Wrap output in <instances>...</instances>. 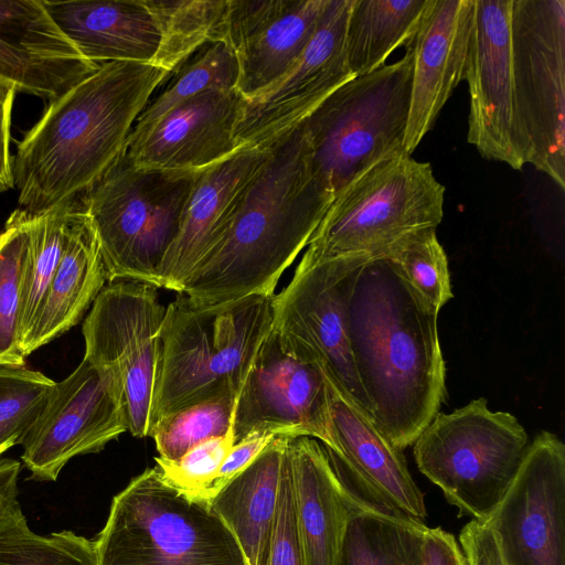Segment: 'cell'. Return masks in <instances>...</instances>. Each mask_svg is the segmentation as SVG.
<instances>
[{
    "label": "cell",
    "mask_w": 565,
    "mask_h": 565,
    "mask_svg": "<svg viewBox=\"0 0 565 565\" xmlns=\"http://www.w3.org/2000/svg\"><path fill=\"white\" fill-rule=\"evenodd\" d=\"M355 370L374 426L397 449L413 445L446 395L438 312L385 255L355 271L348 299Z\"/></svg>",
    "instance_id": "cell-1"
},
{
    "label": "cell",
    "mask_w": 565,
    "mask_h": 565,
    "mask_svg": "<svg viewBox=\"0 0 565 565\" xmlns=\"http://www.w3.org/2000/svg\"><path fill=\"white\" fill-rule=\"evenodd\" d=\"M170 74L151 63L109 62L50 102L13 156L18 209L40 215L82 199L125 152Z\"/></svg>",
    "instance_id": "cell-2"
},
{
    "label": "cell",
    "mask_w": 565,
    "mask_h": 565,
    "mask_svg": "<svg viewBox=\"0 0 565 565\" xmlns=\"http://www.w3.org/2000/svg\"><path fill=\"white\" fill-rule=\"evenodd\" d=\"M333 202L315 173L301 125L268 148L222 238L180 294L203 307L273 296Z\"/></svg>",
    "instance_id": "cell-3"
},
{
    "label": "cell",
    "mask_w": 565,
    "mask_h": 565,
    "mask_svg": "<svg viewBox=\"0 0 565 565\" xmlns=\"http://www.w3.org/2000/svg\"><path fill=\"white\" fill-rule=\"evenodd\" d=\"M274 296L203 307L178 294L166 307L160 331L157 423L190 404L238 395L273 328Z\"/></svg>",
    "instance_id": "cell-4"
},
{
    "label": "cell",
    "mask_w": 565,
    "mask_h": 565,
    "mask_svg": "<svg viewBox=\"0 0 565 565\" xmlns=\"http://www.w3.org/2000/svg\"><path fill=\"white\" fill-rule=\"evenodd\" d=\"M94 542L98 565H247L210 501L170 484L158 466L114 497Z\"/></svg>",
    "instance_id": "cell-5"
},
{
    "label": "cell",
    "mask_w": 565,
    "mask_h": 565,
    "mask_svg": "<svg viewBox=\"0 0 565 565\" xmlns=\"http://www.w3.org/2000/svg\"><path fill=\"white\" fill-rule=\"evenodd\" d=\"M412 75L408 44L397 62L348 81L300 124L332 200L377 162L405 152Z\"/></svg>",
    "instance_id": "cell-6"
},
{
    "label": "cell",
    "mask_w": 565,
    "mask_h": 565,
    "mask_svg": "<svg viewBox=\"0 0 565 565\" xmlns=\"http://www.w3.org/2000/svg\"><path fill=\"white\" fill-rule=\"evenodd\" d=\"M201 171L145 169L124 152L87 191L82 201L108 281L135 280L159 288L161 263Z\"/></svg>",
    "instance_id": "cell-7"
},
{
    "label": "cell",
    "mask_w": 565,
    "mask_h": 565,
    "mask_svg": "<svg viewBox=\"0 0 565 565\" xmlns=\"http://www.w3.org/2000/svg\"><path fill=\"white\" fill-rule=\"evenodd\" d=\"M445 188L430 163L406 152L365 171L333 200L299 266L355 255H385L404 235L435 227L444 216Z\"/></svg>",
    "instance_id": "cell-8"
},
{
    "label": "cell",
    "mask_w": 565,
    "mask_h": 565,
    "mask_svg": "<svg viewBox=\"0 0 565 565\" xmlns=\"http://www.w3.org/2000/svg\"><path fill=\"white\" fill-rule=\"evenodd\" d=\"M529 446L515 416L489 409L486 398L437 413L414 443L419 471L446 500L484 522L504 497Z\"/></svg>",
    "instance_id": "cell-9"
},
{
    "label": "cell",
    "mask_w": 565,
    "mask_h": 565,
    "mask_svg": "<svg viewBox=\"0 0 565 565\" xmlns=\"http://www.w3.org/2000/svg\"><path fill=\"white\" fill-rule=\"evenodd\" d=\"M166 307L157 287L135 280L108 281L82 326L84 356L116 377L128 431L150 437L157 424L156 392Z\"/></svg>",
    "instance_id": "cell-10"
},
{
    "label": "cell",
    "mask_w": 565,
    "mask_h": 565,
    "mask_svg": "<svg viewBox=\"0 0 565 565\" xmlns=\"http://www.w3.org/2000/svg\"><path fill=\"white\" fill-rule=\"evenodd\" d=\"M511 50L530 163L565 189V1L512 0Z\"/></svg>",
    "instance_id": "cell-11"
},
{
    "label": "cell",
    "mask_w": 565,
    "mask_h": 565,
    "mask_svg": "<svg viewBox=\"0 0 565 565\" xmlns=\"http://www.w3.org/2000/svg\"><path fill=\"white\" fill-rule=\"evenodd\" d=\"M232 430L234 444L259 433L333 448L326 374L306 347L274 327L237 395Z\"/></svg>",
    "instance_id": "cell-12"
},
{
    "label": "cell",
    "mask_w": 565,
    "mask_h": 565,
    "mask_svg": "<svg viewBox=\"0 0 565 565\" xmlns=\"http://www.w3.org/2000/svg\"><path fill=\"white\" fill-rule=\"evenodd\" d=\"M371 256L298 265L273 302V327L306 347L334 387L370 419L351 351L347 311L353 276Z\"/></svg>",
    "instance_id": "cell-13"
},
{
    "label": "cell",
    "mask_w": 565,
    "mask_h": 565,
    "mask_svg": "<svg viewBox=\"0 0 565 565\" xmlns=\"http://www.w3.org/2000/svg\"><path fill=\"white\" fill-rule=\"evenodd\" d=\"M128 431L114 374L83 358L55 390L22 441L21 459L36 481H55L73 458L102 451Z\"/></svg>",
    "instance_id": "cell-14"
},
{
    "label": "cell",
    "mask_w": 565,
    "mask_h": 565,
    "mask_svg": "<svg viewBox=\"0 0 565 565\" xmlns=\"http://www.w3.org/2000/svg\"><path fill=\"white\" fill-rule=\"evenodd\" d=\"M352 2L327 0L312 38L291 68L262 93L243 98L235 129L238 149H268L354 77L345 51Z\"/></svg>",
    "instance_id": "cell-15"
},
{
    "label": "cell",
    "mask_w": 565,
    "mask_h": 565,
    "mask_svg": "<svg viewBox=\"0 0 565 565\" xmlns=\"http://www.w3.org/2000/svg\"><path fill=\"white\" fill-rule=\"evenodd\" d=\"M512 0H475L465 79L470 94L467 141L486 159L521 170L531 161L514 95Z\"/></svg>",
    "instance_id": "cell-16"
},
{
    "label": "cell",
    "mask_w": 565,
    "mask_h": 565,
    "mask_svg": "<svg viewBox=\"0 0 565 565\" xmlns=\"http://www.w3.org/2000/svg\"><path fill=\"white\" fill-rule=\"evenodd\" d=\"M487 524L508 565H565V446L541 431Z\"/></svg>",
    "instance_id": "cell-17"
},
{
    "label": "cell",
    "mask_w": 565,
    "mask_h": 565,
    "mask_svg": "<svg viewBox=\"0 0 565 565\" xmlns=\"http://www.w3.org/2000/svg\"><path fill=\"white\" fill-rule=\"evenodd\" d=\"M327 382L333 439V448L327 450L343 486L371 505L424 522V494L413 480L402 450L328 379Z\"/></svg>",
    "instance_id": "cell-18"
},
{
    "label": "cell",
    "mask_w": 565,
    "mask_h": 565,
    "mask_svg": "<svg viewBox=\"0 0 565 565\" xmlns=\"http://www.w3.org/2000/svg\"><path fill=\"white\" fill-rule=\"evenodd\" d=\"M327 0H228L225 39L238 64L236 90L262 93L299 58Z\"/></svg>",
    "instance_id": "cell-19"
},
{
    "label": "cell",
    "mask_w": 565,
    "mask_h": 565,
    "mask_svg": "<svg viewBox=\"0 0 565 565\" xmlns=\"http://www.w3.org/2000/svg\"><path fill=\"white\" fill-rule=\"evenodd\" d=\"M99 66L79 53L42 0H0V81L52 102Z\"/></svg>",
    "instance_id": "cell-20"
},
{
    "label": "cell",
    "mask_w": 565,
    "mask_h": 565,
    "mask_svg": "<svg viewBox=\"0 0 565 565\" xmlns=\"http://www.w3.org/2000/svg\"><path fill=\"white\" fill-rule=\"evenodd\" d=\"M475 0H428L409 43L413 75L404 151L412 154L465 79Z\"/></svg>",
    "instance_id": "cell-21"
},
{
    "label": "cell",
    "mask_w": 565,
    "mask_h": 565,
    "mask_svg": "<svg viewBox=\"0 0 565 565\" xmlns=\"http://www.w3.org/2000/svg\"><path fill=\"white\" fill-rule=\"evenodd\" d=\"M243 96L209 90L170 110L146 135L127 142L125 154L145 169L203 170L235 153Z\"/></svg>",
    "instance_id": "cell-22"
},
{
    "label": "cell",
    "mask_w": 565,
    "mask_h": 565,
    "mask_svg": "<svg viewBox=\"0 0 565 565\" xmlns=\"http://www.w3.org/2000/svg\"><path fill=\"white\" fill-rule=\"evenodd\" d=\"M268 149H239L202 170L186 201L178 234L159 269V288L181 292L199 262L227 230L248 182Z\"/></svg>",
    "instance_id": "cell-23"
},
{
    "label": "cell",
    "mask_w": 565,
    "mask_h": 565,
    "mask_svg": "<svg viewBox=\"0 0 565 565\" xmlns=\"http://www.w3.org/2000/svg\"><path fill=\"white\" fill-rule=\"evenodd\" d=\"M305 565H335L354 497L341 482L327 448L306 436L286 445Z\"/></svg>",
    "instance_id": "cell-24"
},
{
    "label": "cell",
    "mask_w": 565,
    "mask_h": 565,
    "mask_svg": "<svg viewBox=\"0 0 565 565\" xmlns=\"http://www.w3.org/2000/svg\"><path fill=\"white\" fill-rule=\"evenodd\" d=\"M60 30L88 61L151 63L160 44L145 0H42Z\"/></svg>",
    "instance_id": "cell-25"
},
{
    "label": "cell",
    "mask_w": 565,
    "mask_h": 565,
    "mask_svg": "<svg viewBox=\"0 0 565 565\" xmlns=\"http://www.w3.org/2000/svg\"><path fill=\"white\" fill-rule=\"evenodd\" d=\"M107 282L98 239L82 201L73 213L60 265L22 339L23 355L78 324Z\"/></svg>",
    "instance_id": "cell-26"
},
{
    "label": "cell",
    "mask_w": 565,
    "mask_h": 565,
    "mask_svg": "<svg viewBox=\"0 0 565 565\" xmlns=\"http://www.w3.org/2000/svg\"><path fill=\"white\" fill-rule=\"evenodd\" d=\"M288 436H275L228 481L211 507L236 539L247 565H266Z\"/></svg>",
    "instance_id": "cell-27"
},
{
    "label": "cell",
    "mask_w": 565,
    "mask_h": 565,
    "mask_svg": "<svg viewBox=\"0 0 565 565\" xmlns=\"http://www.w3.org/2000/svg\"><path fill=\"white\" fill-rule=\"evenodd\" d=\"M427 525L355 500L335 565H422Z\"/></svg>",
    "instance_id": "cell-28"
},
{
    "label": "cell",
    "mask_w": 565,
    "mask_h": 565,
    "mask_svg": "<svg viewBox=\"0 0 565 565\" xmlns=\"http://www.w3.org/2000/svg\"><path fill=\"white\" fill-rule=\"evenodd\" d=\"M428 0H353L345 39L351 74L384 66L397 47L409 44Z\"/></svg>",
    "instance_id": "cell-29"
},
{
    "label": "cell",
    "mask_w": 565,
    "mask_h": 565,
    "mask_svg": "<svg viewBox=\"0 0 565 565\" xmlns=\"http://www.w3.org/2000/svg\"><path fill=\"white\" fill-rule=\"evenodd\" d=\"M160 32L152 64L171 73L205 44L224 41L228 0H145Z\"/></svg>",
    "instance_id": "cell-30"
},
{
    "label": "cell",
    "mask_w": 565,
    "mask_h": 565,
    "mask_svg": "<svg viewBox=\"0 0 565 565\" xmlns=\"http://www.w3.org/2000/svg\"><path fill=\"white\" fill-rule=\"evenodd\" d=\"M32 214L14 210L0 233V365H24L22 307Z\"/></svg>",
    "instance_id": "cell-31"
},
{
    "label": "cell",
    "mask_w": 565,
    "mask_h": 565,
    "mask_svg": "<svg viewBox=\"0 0 565 565\" xmlns=\"http://www.w3.org/2000/svg\"><path fill=\"white\" fill-rule=\"evenodd\" d=\"M166 88L150 100L137 118L127 142L146 135L170 110L209 90L236 89L238 64L226 41L207 43L182 67Z\"/></svg>",
    "instance_id": "cell-32"
},
{
    "label": "cell",
    "mask_w": 565,
    "mask_h": 565,
    "mask_svg": "<svg viewBox=\"0 0 565 565\" xmlns=\"http://www.w3.org/2000/svg\"><path fill=\"white\" fill-rule=\"evenodd\" d=\"M0 565H98L94 540L71 530L40 535L18 504L0 523Z\"/></svg>",
    "instance_id": "cell-33"
},
{
    "label": "cell",
    "mask_w": 565,
    "mask_h": 565,
    "mask_svg": "<svg viewBox=\"0 0 565 565\" xmlns=\"http://www.w3.org/2000/svg\"><path fill=\"white\" fill-rule=\"evenodd\" d=\"M81 202L82 199L32 216L30 256L23 292L22 339L29 331L60 265L73 213Z\"/></svg>",
    "instance_id": "cell-34"
},
{
    "label": "cell",
    "mask_w": 565,
    "mask_h": 565,
    "mask_svg": "<svg viewBox=\"0 0 565 565\" xmlns=\"http://www.w3.org/2000/svg\"><path fill=\"white\" fill-rule=\"evenodd\" d=\"M385 256L437 312L452 298L448 260L435 227L404 235L387 249Z\"/></svg>",
    "instance_id": "cell-35"
},
{
    "label": "cell",
    "mask_w": 565,
    "mask_h": 565,
    "mask_svg": "<svg viewBox=\"0 0 565 565\" xmlns=\"http://www.w3.org/2000/svg\"><path fill=\"white\" fill-rule=\"evenodd\" d=\"M237 396L221 395L184 406L154 426L151 436L159 457L177 460L193 446L232 429Z\"/></svg>",
    "instance_id": "cell-36"
},
{
    "label": "cell",
    "mask_w": 565,
    "mask_h": 565,
    "mask_svg": "<svg viewBox=\"0 0 565 565\" xmlns=\"http://www.w3.org/2000/svg\"><path fill=\"white\" fill-rule=\"evenodd\" d=\"M55 386V381L24 365H0V456L22 444Z\"/></svg>",
    "instance_id": "cell-37"
},
{
    "label": "cell",
    "mask_w": 565,
    "mask_h": 565,
    "mask_svg": "<svg viewBox=\"0 0 565 565\" xmlns=\"http://www.w3.org/2000/svg\"><path fill=\"white\" fill-rule=\"evenodd\" d=\"M234 445L233 430L218 437L206 439L177 460L156 458L162 477L173 487L188 494L200 497L213 482Z\"/></svg>",
    "instance_id": "cell-38"
},
{
    "label": "cell",
    "mask_w": 565,
    "mask_h": 565,
    "mask_svg": "<svg viewBox=\"0 0 565 565\" xmlns=\"http://www.w3.org/2000/svg\"><path fill=\"white\" fill-rule=\"evenodd\" d=\"M266 565H305L286 449Z\"/></svg>",
    "instance_id": "cell-39"
},
{
    "label": "cell",
    "mask_w": 565,
    "mask_h": 565,
    "mask_svg": "<svg viewBox=\"0 0 565 565\" xmlns=\"http://www.w3.org/2000/svg\"><path fill=\"white\" fill-rule=\"evenodd\" d=\"M274 435L254 433L235 443L216 478L199 497L210 501L228 481L246 469L271 441Z\"/></svg>",
    "instance_id": "cell-40"
},
{
    "label": "cell",
    "mask_w": 565,
    "mask_h": 565,
    "mask_svg": "<svg viewBox=\"0 0 565 565\" xmlns=\"http://www.w3.org/2000/svg\"><path fill=\"white\" fill-rule=\"evenodd\" d=\"M459 542L466 565H508L494 531L486 522L472 519L462 527Z\"/></svg>",
    "instance_id": "cell-41"
},
{
    "label": "cell",
    "mask_w": 565,
    "mask_h": 565,
    "mask_svg": "<svg viewBox=\"0 0 565 565\" xmlns=\"http://www.w3.org/2000/svg\"><path fill=\"white\" fill-rule=\"evenodd\" d=\"M15 88L0 81V193L14 188L13 156L10 151L11 117Z\"/></svg>",
    "instance_id": "cell-42"
},
{
    "label": "cell",
    "mask_w": 565,
    "mask_h": 565,
    "mask_svg": "<svg viewBox=\"0 0 565 565\" xmlns=\"http://www.w3.org/2000/svg\"><path fill=\"white\" fill-rule=\"evenodd\" d=\"M422 565H466V559L451 533L441 527L427 526Z\"/></svg>",
    "instance_id": "cell-43"
},
{
    "label": "cell",
    "mask_w": 565,
    "mask_h": 565,
    "mask_svg": "<svg viewBox=\"0 0 565 565\" xmlns=\"http://www.w3.org/2000/svg\"><path fill=\"white\" fill-rule=\"evenodd\" d=\"M21 463L11 458L0 459V523L18 505Z\"/></svg>",
    "instance_id": "cell-44"
}]
</instances>
